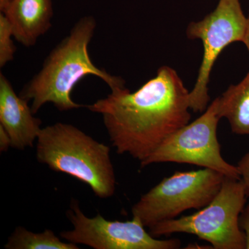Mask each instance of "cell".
Masks as SVG:
<instances>
[{"instance_id":"obj_14","label":"cell","mask_w":249,"mask_h":249,"mask_svg":"<svg viewBox=\"0 0 249 249\" xmlns=\"http://www.w3.org/2000/svg\"><path fill=\"white\" fill-rule=\"evenodd\" d=\"M236 166L240 173L241 181L245 186L246 194L249 198V152L241 159Z\"/></svg>"},{"instance_id":"obj_2","label":"cell","mask_w":249,"mask_h":249,"mask_svg":"<svg viewBox=\"0 0 249 249\" xmlns=\"http://www.w3.org/2000/svg\"><path fill=\"white\" fill-rule=\"evenodd\" d=\"M96 27L92 16L80 18L46 58L42 69L24 85L19 96L31 101V109L36 114L46 103H51L64 111L83 107L71 98L77 83L88 75L103 80L111 91L124 89L125 82L96 67L90 58L88 46Z\"/></svg>"},{"instance_id":"obj_5","label":"cell","mask_w":249,"mask_h":249,"mask_svg":"<svg viewBox=\"0 0 249 249\" xmlns=\"http://www.w3.org/2000/svg\"><path fill=\"white\" fill-rule=\"evenodd\" d=\"M225 177L209 168L177 172L142 196L132 206V217L149 229L188 210L202 209L217 196Z\"/></svg>"},{"instance_id":"obj_18","label":"cell","mask_w":249,"mask_h":249,"mask_svg":"<svg viewBox=\"0 0 249 249\" xmlns=\"http://www.w3.org/2000/svg\"><path fill=\"white\" fill-rule=\"evenodd\" d=\"M11 1L12 0H0V10H1V12L4 11V10L7 8Z\"/></svg>"},{"instance_id":"obj_7","label":"cell","mask_w":249,"mask_h":249,"mask_svg":"<svg viewBox=\"0 0 249 249\" xmlns=\"http://www.w3.org/2000/svg\"><path fill=\"white\" fill-rule=\"evenodd\" d=\"M247 17L240 0H219L211 14L200 21L190 23L186 35L203 43L202 62L193 90L189 93L190 109L194 112L206 110L210 101V76L214 63L226 47L242 42L247 29Z\"/></svg>"},{"instance_id":"obj_15","label":"cell","mask_w":249,"mask_h":249,"mask_svg":"<svg viewBox=\"0 0 249 249\" xmlns=\"http://www.w3.org/2000/svg\"><path fill=\"white\" fill-rule=\"evenodd\" d=\"M239 224L245 237L246 249H249V202L245 206L239 218Z\"/></svg>"},{"instance_id":"obj_8","label":"cell","mask_w":249,"mask_h":249,"mask_svg":"<svg viewBox=\"0 0 249 249\" xmlns=\"http://www.w3.org/2000/svg\"><path fill=\"white\" fill-rule=\"evenodd\" d=\"M73 226L62 232L60 237L67 242L88 246L94 249H178V239L159 240L145 231L139 219L131 221L107 220L101 214L89 217L83 213L78 201L73 200L67 212Z\"/></svg>"},{"instance_id":"obj_12","label":"cell","mask_w":249,"mask_h":249,"mask_svg":"<svg viewBox=\"0 0 249 249\" xmlns=\"http://www.w3.org/2000/svg\"><path fill=\"white\" fill-rule=\"evenodd\" d=\"M6 249H79L78 245L62 241L50 229L34 232L18 227L9 236Z\"/></svg>"},{"instance_id":"obj_11","label":"cell","mask_w":249,"mask_h":249,"mask_svg":"<svg viewBox=\"0 0 249 249\" xmlns=\"http://www.w3.org/2000/svg\"><path fill=\"white\" fill-rule=\"evenodd\" d=\"M217 98L219 117L227 119L233 133L249 136V71Z\"/></svg>"},{"instance_id":"obj_17","label":"cell","mask_w":249,"mask_h":249,"mask_svg":"<svg viewBox=\"0 0 249 249\" xmlns=\"http://www.w3.org/2000/svg\"><path fill=\"white\" fill-rule=\"evenodd\" d=\"M242 42L245 44L249 53V14L248 17H247V29H246L245 37H244Z\"/></svg>"},{"instance_id":"obj_13","label":"cell","mask_w":249,"mask_h":249,"mask_svg":"<svg viewBox=\"0 0 249 249\" xmlns=\"http://www.w3.org/2000/svg\"><path fill=\"white\" fill-rule=\"evenodd\" d=\"M12 27L9 19L3 13L0 14V67H3L14 58L16 52L11 37Z\"/></svg>"},{"instance_id":"obj_3","label":"cell","mask_w":249,"mask_h":249,"mask_svg":"<svg viewBox=\"0 0 249 249\" xmlns=\"http://www.w3.org/2000/svg\"><path fill=\"white\" fill-rule=\"evenodd\" d=\"M36 159L53 171L86 183L101 199L115 193L110 147L73 124L56 123L41 129L36 141Z\"/></svg>"},{"instance_id":"obj_10","label":"cell","mask_w":249,"mask_h":249,"mask_svg":"<svg viewBox=\"0 0 249 249\" xmlns=\"http://www.w3.org/2000/svg\"><path fill=\"white\" fill-rule=\"evenodd\" d=\"M3 14L12 27L14 37L25 47H32L52 27V0H12Z\"/></svg>"},{"instance_id":"obj_1","label":"cell","mask_w":249,"mask_h":249,"mask_svg":"<svg viewBox=\"0 0 249 249\" xmlns=\"http://www.w3.org/2000/svg\"><path fill=\"white\" fill-rule=\"evenodd\" d=\"M189 93L177 71L163 66L137 91H111L87 107L102 115L117 153L128 154L141 163L189 124Z\"/></svg>"},{"instance_id":"obj_9","label":"cell","mask_w":249,"mask_h":249,"mask_svg":"<svg viewBox=\"0 0 249 249\" xmlns=\"http://www.w3.org/2000/svg\"><path fill=\"white\" fill-rule=\"evenodd\" d=\"M34 115L27 100L18 95L9 80L0 73V125L9 134L13 148L34 146L42 129V121Z\"/></svg>"},{"instance_id":"obj_6","label":"cell","mask_w":249,"mask_h":249,"mask_svg":"<svg viewBox=\"0 0 249 249\" xmlns=\"http://www.w3.org/2000/svg\"><path fill=\"white\" fill-rule=\"evenodd\" d=\"M220 119L215 98L202 115L172 134L141 165L145 167L168 162L186 163L240 179L237 166L226 161L221 153L217 136Z\"/></svg>"},{"instance_id":"obj_16","label":"cell","mask_w":249,"mask_h":249,"mask_svg":"<svg viewBox=\"0 0 249 249\" xmlns=\"http://www.w3.org/2000/svg\"><path fill=\"white\" fill-rule=\"evenodd\" d=\"M10 147H12L11 137L4 127L0 125V151L1 152L8 151Z\"/></svg>"},{"instance_id":"obj_4","label":"cell","mask_w":249,"mask_h":249,"mask_svg":"<svg viewBox=\"0 0 249 249\" xmlns=\"http://www.w3.org/2000/svg\"><path fill=\"white\" fill-rule=\"evenodd\" d=\"M241 179L225 177L215 197L197 212L164 221L149 228L153 237L174 233L196 235L214 249H245V234L239 218L247 201Z\"/></svg>"}]
</instances>
